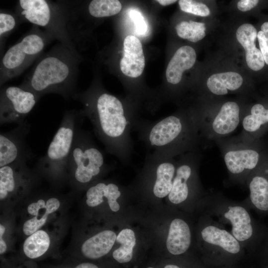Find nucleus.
Instances as JSON below:
<instances>
[{
	"label": "nucleus",
	"mask_w": 268,
	"mask_h": 268,
	"mask_svg": "<svg viewBox=\"0 0 268 268\" xmlns=\"http://www.w3.org/2000/svg\"><path fill=\"white\" fill-rule=\"evenodd\" d=\"M73 99L82 104L79 113L90 120L106 151L121 163L130 164L134 145L131 133L137 121L135 117L128 115L122 102L106 92L89 89L77 93Z\"/></svg>",
	"instance_id": "nucleus-1"
},
{
	"label": "nucleus",
	"mask_w": 268,
	"mask_h": 268,
	"mask_svg": "<svg viewBox=\"0 0 268 268\" xmlns=\"http://www.w3.org/2000/svg\"><path fill=\"white\" fill-rule=\"evenodd\" d=\"M80 62L79 55L59 43L38 58L31 71L19 86L40 98L45 94L55 93L65 99H73L78 93Z\"/></svg>",
	"instance_id": "nucleus-2"
},
{
	"label": "nucleus",
	"mask_w": 268,
	"mask_h": 268,
	"mask_svg": "<svg viewBox=\"0 0 268 268\" xmlns=\"http://www.w3.org/2000/svg\"><path fill=\"white\" fill-rule=\"evenodd\" d=\"M147 152L175 157L198 151L201 136L193 116L172 115L158 121L138 120L134 127Z\"/></svg>",
	"instance_id": "nucleus-3"
},
{
	"label": "nucleus",
	"mask_w": 268,
	"mask_h": 268,
	"mask_svg": "<svg viewBox=\"0 0 268 268\" xmlns=\"http://www.w3.org/2000/svg\"><path fill=\"white\" fill-rule=\"evenodd\" d=\"M83 117L79 111L67 110L45 154L37 161L36 170L53 180L67 175L75 130Z\"/></svg>",
	"instance_id": "nucleus-4"
},
{
	"label": "nucleus",
	"mask_w": 268,
	"mask_h": 268,
	"mask_svg": "<svg viewBox=\"0 0 268 268\" xmlns=\"http://www.w3.org/2000/svg\"><path fill=\"white\" fill-rule=\"evenodd\" d=\"M54 40L48 32L33 25L2 56L0 66V86L22 73Z\"/></svg>",
	"instance_id": "nucleus-5"
},
{
	"label": "nucleus",
	"mask_w": 268,
	"mask_h": 268,
	"mask_svg": "<svg viewBox=\"0 0 268 268\" xmlns=\"http://www.w3.org/2000/svg\"><path fill=\"white\" fill-rule=\"evenodd\" d=\"M82 122L75 130L67 171L73 182L83 185L90 183L109 166L90 133L82 128Z\"/></svg>",
	"instance_id": "nucleus-6"
},
{
	"label": "nucleus",
	"mask_w": 268,
	"mask_h": 268,
	"mask_svg": "<svg viewBox=\"0 0 268 268\" xmlns=\"http://www.w3.org/2000/svg\"><path fill=\"white\" fill-rule=\"evenodd\" d=\"M15 12L20 22H28L42 27L55 39L58 40L76 55L74 43L67 31L63 9L58 1L47 0H20Z\"/></svg>",
	"instance_id": "nucleus-7"
},
{
	"label": "nucleus",
	"mask_w": 268,
	"mask_h": 268,
	"mask_svg": "<svg viewBox=\"0 0 268 268\" xmlns=\"http://www.w3.org/2000/svg\"><path fill=\"white\" fill-rule=\"evenodd\" d=\"M201 235L205 245L202 261L206 268H236L245 256L241 243L231 233L217 226L205 225Z\"/></svg>",
	"instance_id": "nucleus-8"
},
{
	"label": "nucleus",
	"mask_w": 268,
	"mask_h": 268,
	"mask_svg": "<svg viewBox=\"0 0 268 268\" xmlns=\"http://www.w3.org/2000/svg\"><path fill=\"white\" fill-rule=\"evenodd\" d=\"M194 117L201 137L218 141L236 130L241 123L242 115L237 103L227 101L211 115Z\"/></svg>",
	"instance_id": "nucleus-9"
},
{
	"label": "nucleus",
	"mask_w": 268,
	"mask_h": 268,
	"mask_svg": "<svg viewBox=\"0 0 268 268\" xmlns=\"http://www.w3.org/2000/svg\"><path fill=\"white\" fill-rule=\"evenodd\" d=\"M221 147L224 162L230 176L235 179H246L247 173L254 169L259 161L260 154L242 136L238 139L217 141Z\"/></svg>",
	"instance_id": "nucleus-10"
},
{
	"label": "nucleus",
	"mask_w": 268,
	"mask_h": 268,
	"mask_svg": "<svg viewBox=\"0 0 268 268\" xmlns=\"http://www.w3.org/2000/svg\"><path fill=\"white\" fill-rule=\"evenodd\" d=\"M40 99L19 85L2 87L0 92V125L23 124Z\"/></svg>",
	"instance_id": "nucleus-11"
},
{
	"label": "nucleus",
	"mask_w": 268,
	"mask_h": 268,
	"mask_svg": "<svg viewBox=\"0 0 268 268\" xmlns=\"http://www.w3.org/2000/svg\"><path fill=\"white\" fill-rule=\"evenodd\" d=\"M30 125L25 121L15 129L0 134V167L16 162H27L33 156L26 138Z\"/></svg>",
	"instance_id": "nucleus-12"
},
{
	"label": "nucleus",
	"mask_w": 268,
	"mask_h": 268,
	"mask_svg": "<svg viewBox=\"0 0 268 268\" xmlns=\"http://www.w3.org/2000/svg\"><path fill=\"white\" fill-rule=\"evenodd\" d=\"M200 159L198 151H194L180 155L176 160L172 187L168 195V199L172 203L180 204L188 198L191 180L197 175Z\"/></svg>",
	"instance_id": "nucleus-13"
},
{
	"label": "nucleus",
	"mask_w": 268,
	"mask_h": 268,
	"mask_svg": "<svg viewBox=\"0 0 268 268\" xmlns=\"http://www.w3.org/2000/svg\"><path fill=\"white\" fill-rule=\"evenodd\" d=\"M124 56L120 66L122 72L130 77H137L143 72L145 58L142 44L135 36L128 35L123 43Z\"/></svg>",
	"instance_id": "nucleus-14"
},
{
	"label": "nucleus",
	"mask_w": 268,
	"mask_h": 268,
	"mask_svg": "<svg viewBox=\"0 0 268 268\" xmlns=\"http://www.w3.org/2000/svg\"><path fill=\"white\" fill-rule=\"evenodd\" d=\"M224 208L223 218L231 226V233L241 243H246L253 234V228L250 215L247 209L238 204H228Z\"/></svg>",
	"instance_id": "nucleus-15"
},
{
	"label": "nucleus",
	"mask_w": 268,
	"mask_h": 268,
	"mask_svg": "<svg viewBox=\"0 0 268 268\" xmlns=\"http://www.w3.org/2000/svg\"><path fill=\"white\" fill-rule=\"evenodd\" d=\"M257 33L255 27L249 23L240 26L236 33L238 41L245 50L246 63L248 67L254 71L262 69L265 66L261 51L256 46Z\"/></svg>",
	"instance_id": "nucleus-16"
},
{
	"label": "nucleus",
	"mask_w": 268,
	"mask_h": 268,
	"mask_svg": "<svg viewBox=\"0 0 268 268\" xmlns=\"http://www.w3.org/2000/svg\"><path fill=\"white\" fill-rule=\"evenodd\" d=\"M116 238L117 235L113 231H101L84 241L81 246V255L89 260L100 259L110 252Z\"/></svg>",
	"instance_id": "nucleus-17"
},
{
	"label": "nucleus",
	"mask_w": 268,
	"mask_h": 268,
	"mask_svg": "<svg viewBox=\"0 0 268 268\" xmlns=\"http://www.w3.org/2000/svg\"><path fill=\"white\" fill-rule=\"evenodd\" d=\"M197 55L195 50L189 46L179 48L170 61L166 70L167 81L172 84L179 83L184 71L195 64Z\"/></svg>",
	"instance_id": "nucleus-18"
},
{
	"label": "nucleus",
	"mask_w": 268,
	"mask_h": 268,
	"mask_svg": "<svg viewBox=\"0 0 268 268\" xmlns=\"http://www.w3.org/2000/svg\"><path fill=\"white\" fill-rule=\"evenodd\" d=\"M191 243V230L186 222L178 218L172 220L166 240L169 253L173 256L182 255L188 251Z\"/></svg>",
	"instance_id": "nucleus-19"
},
{
	"label": "nucleus",
	"mask_w": 268,
	"mask_h": 268,
	"mask_svg": "<svg viewBox=\"0 0 268 268\" xmlns=\"http://www.w3.org/2000/svg\"><path fill=\"white\" fill-rule=\"evenodd\" d=\"M243 79L240 74L228 71L211 75L207 80L208 90L216 95H224L228 91L238 89L243 83Z\"/></svg>",
	"instance_id": "nucleus-20"
},
{
	"label": "nucleus",
	"mask_w": 268,
	"mask_h": 268,
	"mask_svg": "<svg viewBox=\"0 0 268 268\" xmlns=\"http://www.w3.org/2000/svg\"><path fill=\"white\" fill-rule=\"evenodd\" d=\"M50 245L48 234L42 230H38L27 237L23 244V251L25 257L29 259L40 258L48 251Z\"/></svg>",
	"instance_id": "nucleus-21"
},
{
	"label": "nucleus",
	"mask_w": 268,
	"mask_h": 268,
	"mask_svg": "<svg viewBox=\"0 0 268 268\" xmlns=\"http://www.w3.org/2000/svg\"><path fill=\"white\" fill-rule=\"evenodd\" d=\"M116 241L120 243L121 246L113 251L114 260L120 264L131 263L134 258V248L136 244L134 232L128 228L123 229L117 236Z\"/></svg>",
	"instance_id": "nucleus-22"
},
{
	"label": "nucleus",
	"mask_w": 268,
	"mask_h": 268,
	"mask_svg": "<svg viewBox=\"0 0 268 268\" xmlns=\"http://www.w3.org/2000/svg\"><path fill=\"white\" fill-rule=\"evenodd\" d=\"M241 123L243 136H247L258 131L261 127L268 123V109L261 104L254 105L249 114L242 116Z\"/></svg>",
	"instance_id": "nucleus-23"
},
{
	"label": "nucleus",
	"mask_w": 268,
	"mask_h": 268,
	"mask_svg": "<svg viewBox=\"0 0 268 268\" xmlns=\"http://www.w3.org/2000/svg\"><path fill=\"white\" fill-rule=\"evenodd\" d=\"M250 199L258 209L268 210V181L264 177L254 176L249 183Z\"/></svg>",
	"instance_id": "nucleus-24"
},
{
	"label": "nucleus",
	"mask_w": 268,
	"mask_h": 268,
	"mask_svg": "<svg viewBox=\"0 0 268 268\" xmlns=\"http://www.w3.org/2000/svg\"><path fill=\"white\" fill-rule=\"evenodd\" d=\"M122 9L117 0H93L88 6V13L93 17L104 18L118 14Z\"/></svg>",
	"instance_id": "nucleus-25"
},
{
	"label": "nucleus",
	"mask_w": 268,
	"mask_h": 268,
	"mask_svg": "<svg viewBox=\"0 0 268 268\" xmlns=\"http://www.w3.org/2000/svg\"><path fill=\"white\" fill-rule=\"evenodd\" d=\"M205 24L194 21H182L176 26L177 34L179 37L184 39L196 42L205 36Z\"/></svg>",
	"instance_id": "nucleus-26"
},
{
	"label": "nucleus",
	"mask_w": 268,
	"mask_h": 268,
	"mask_svg": "<svg viewBox=\"0 0 268 268\" xmlns=\"http://www.w3.org/2000/svg\"><path fill=\"white\" fill-rule=\"evenodd\" d=\"M60 206V201L56 197L49 198L46 201V210L42 217L37 219L33 217L25 222L23 231L26 235H30L38 231L46 222L48 215L56 211Z\"/></svg>",
	"instance_id": "nucleus-27"
},
{
	"label": "nucleus",
	"mask_w": 268,
	"mask_h": 268,
	"mask_svg": "<svg viewBox=\"0 0 268 268\" xmlns=\"http://www.w3.org/2000/svg\"><path fill=\"white\" fill-rule=\"evenodd\" d=\"M20 19L16 14L11 11L1 9L0 12V50L4 41L9 35L20 23Z\"/></svg>",
	"instance_id": "nucleus-28"
},
{
	"label": "nucleus",
	"mask_w": 268,
	"mask_h": 268,
	"mask_svg": "<svg viewBox=\"0 0 268 268\" xmlns=\"http://www.w3.org/2000/svg\"><path fill=\"white\" fill-rule=\"evenodd\" d=\"M15 181L12 164L0 167V199L14 195Z\"/></svg>",
	"instance_id": "nucleus-29"
},
{
	"label": "nucleus",
	"mask_w": 268,
	"mask_h": 268,
	"mask_svg": "<svg viewBox=\"0 0 268 268\" xmlns=\"http://www.w3.org/2000/svg\"><path fill=\"white\" fill-rule=\"evenodd\" d=\"M178 3L181 10L185 12L203 17L210 14L209 8L203 3L192 0H180Z\"/></svg>",
	"instance_id": "nucleus-30"
},
{
	"label": "nucleus",
	"mask_w": 268,
	"mask_h": 268,
	"mask_svg": "<svg viewBox=\"0 0 268 268\" xmlns=\"http://www.w3.org/2000/svg\"><path fill=\"white\" fill-rule=\"evenodd\" d=\"M103 197L107 199L109 207L113 211H118L120 209L117 200L121 196V192L119 187L114 183L103 182Z\"/></svg>",
	"instance_id": "nucleus-31"
},
{
	"label": "nucleus",
	"mask_w": 268,
	"mask_h": 268,
	"mask_svg": "<svg viewBox=\"0 0 268 268\" xmlns=\"http://www.w3.org/2000/svg\"><path fill=\"white\" fill-rule=\"evenodd\" d=\"M260 50L265 63L268 65V22L261 26V30L257 33Z\"/></svg>",
	"instance_id": "nucleus-32"
},
{
	"label": "nucleus",
	"mask_w": 268,
	"mask_h": 268,
	"mask_svg": "<svg viewBox=\"0 0 268 268\" xmlns=\"http://www.w3.org/2000/svg\"><path fill=\"white\" fill-rule=\"evenodd\" d=\"M129 14L134 24L136 32L138 35L145 36L148 31V26L141 12L132 9L129 11Z\"/></svg>",
	"instance_id": "nucleus-33"
},
{
	"label": "nucleus",
	"mask_w": 268,
	"mask_h": 268,
	"mask_svg": "<svg viewBox=\"0 0 268 268\" xmlns=\"http://www.w3.org/2000/svg\"><path fill=\"white\" fill-rule=\"evenodd\" d=\"M46 208V202L43 199H39L37 201L30 203L27 207L29 214L38 217L40 209Z\"/></svg>",
	"instance_id": "nucleus-34"
},
{
	"label": "nucleus",
	"mask_w": 268,
	"mask_h": 268,
	"mask_svg": "<svg viewBox=\"0 0 268 268\" xmlns=\"http://www.w3.org/2000/svg\"><path fill=\"white\" fill-rule=\"evenodd\" d=\"M259 3L258 0H241L238 2L237 8L242 11H247L255 7Z\"/></svg>",
	"instance_id": "nucleus-35"
},
{
	"label": "nucleus",
	"mask_w": 268,
	"mask_h": 268,
	"mask_svg": "<svg viewBox=\"0 0 268 268\" xmlns=\"http://www.w3.org/2000/svg\"><path fill=\"white\" fill-rule=\"evenodd\" d=\"M5 231V227L0 224V254L2 255L4 254L6 249L7 246L5 242L3 240V235Z\"/></svg>",
	"instance_id": "nucleus-36"
},
{
	"label": "nucleus",
	"mask_w": 268,
	"mask_h": 268,
	"mask_svg": "<svg viewBox=\"0 0 268 268\" xmlns=\"http://www.w3.org/2000/svg\"><path fill=\"white\" fill-rule=\"evenodd\" d=\"M71 268H101L98 265L90 262H82L72 265Z\"/></svg>",
	"instance_id": "nucleus-37"
},
{
	"label": "nucleus",
	"mask_w": 268,
	"mask_h": 268,
	"mask_svg": "<svg viewBox=\"0 0 268 268\" xmlns=\"http://www.w3.org/2000/svg\"><path fill=\"white\" fill-rule=\"evenodd\" d=\"M163 268H185L182 267V265H179L176 263H169L163 265ZM198 268H207L204 266H201Z\"/></svg>",
	"instance_id": "nucleus-38"
},
{
	"label": "nucleus",
	"mask_w": 268,
	"mask_h": 268,
	"mask_svg": "<svg viewBox=\"0 0 268 268\" xmlns=\"http://www.w3.org/2000/svg\"><path fill=\"white\" fill-rule=\"evenodd\" d=\"M156 1L163 6H166L177 1V0H157Z\"/></svg>",
	"instance_id": "nucleus-39"
},
{
	"label": "nucleus",
	"mask_w": 268,
	"mask_h": 268,
	"mask_svg": "<svg viewBox=\"0 0 268 268\" xmlns=\"http://www.w3.org/2000/svg\"><path fill=\"white\" fill-rule=\"evenodd\" d=\"M145 268H155L154 267H152V266H148V267H147Z\"/></svg>",
	"instance_id": "nucleus-40"
},
{
	"label": "nucleus",
	"mask_w": 268,
	"mask_h": 268,
	"mask_svg": "<svg viewBox=\"0 0 268 268\" xmlns=\"http://www.w3.org/2000/svg\"><path fill=\"white\" fill-rule=\"evenodd\" d=\"M235 268L221 267V268Z\"/></svg>",
	"instance_id": "nucleus-41"
}]
</instances>
